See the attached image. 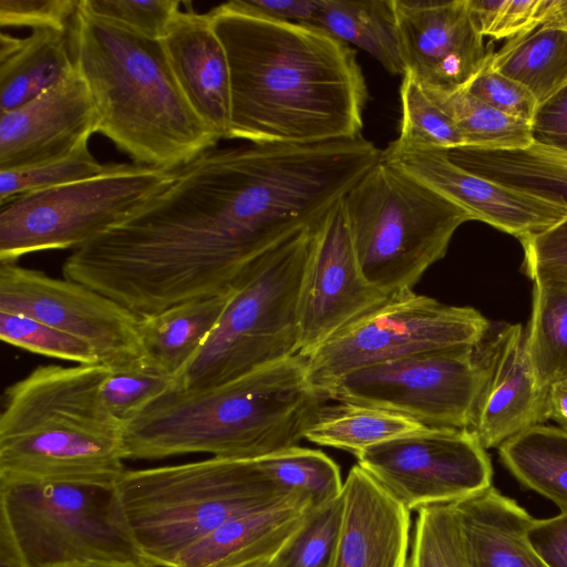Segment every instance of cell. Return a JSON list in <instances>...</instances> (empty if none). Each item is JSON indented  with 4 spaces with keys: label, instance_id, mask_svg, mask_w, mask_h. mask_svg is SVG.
Segmentation results:
<instances>
[{
    "label": "cell",
    "instance_id": "6da1fadb",
    "mask_svg": "<svg viewBox=\"0 0 567 567\" xmlns=\"http://www.w3.org/2000/svg\"><path fill=\"white\" fill-rule=\"evenodd\" d=\"M286 237L280 193L246 145L215 146L74 249L62 274L144 317L227 291Z\"/></svg>",
    "mask_w": 567,
    "mask_h": 567
},
{
    "label": "cell",
    "instance_id": "7a4b0ae2",
    "mask_svg": "<svg viewBox=\"0 0 567 567\" xmlns=\"http://www.w3.org/2000/svg\"><path fill=\"white\" fill-rule=\"evenodd\" d=\"M229 63L227 140L305 144L361 136L369 94L355 51L317 28L209 11Z\"/></svg>",
    "mask_w": 567,
    "mask_h": 567
},
{
    "label": "cell",
    "instance_id": "3957f363",
    "mask_svg": "<svg viewBox=\"0 0 567 567\" xmlns=\"http://www.w3.org/2000/svg\"><path fill=\"white\" fill-rule=\"evenodd\" d=\"M326 402L298 353L218 385L161 396L125 422V458H261L298 446Z\"/></svg>",
    "mask_w": 567,
    "mask_h": 567
},
{
    "label": "cell",
    "instance_id": "277c9868",
    "mask_svg": "<svg viewBox=\"0 0 567 567\" xmlns=\"http://www.w3.org/2000/svg\"><path fill=\"white\" fill-rule=\"evenodd\" d=\"M73 63L96 112V133L133 163L175 169L219 138L198 116L171 66L162 40L83 11L69 28Z\"/></svg>",
    "mask_w": 567,
    "mask_h": 567
},
{
    "label": "cell",
    "instance_id": "5b68a950",
    "mask_svg": "<svg viewBox=\"0 0 567 567\" xmlns=\"http://www.w3.org/2000/svg\"><path fill=\"white\" fill-rule=\"evenodd\" d=\"M109 370L39 365L6 389L0 484H116L125 471V423L102 396Z\"/></svg>",
    "mask_w": 567,
    "mask_h": 567
},
{
    "label": "cell",
    "instance_id": "8992f818",
    "mask_svg": "<svg viewBox=\"0 0 567 567\" xmlns=\"http://www.w3.org/2000/svg\"><path fill=\"white\" fill-rule=\"evenodd\" d=\"M115 487L132 536L151 567H171L181 551L225 522L295 495L276 487L258 458L216 456L125 470Z\"/></svg>",
    "mask_w": 567,
    "mask_h": 567
},
{
    "label": "cell",
    "instance_id": "52a82bcc",
    "mask_svg": "<svg viewBox=\"0 0 567 567\" xmlns=\"http://www.w3.org/2000/svg\"><path fill=\"white\" fill-rule=\"evenodd\" d=\"M324 217L245 268L182 389L218 385L299 353L300 291Z\"/></svg>",
    "mask_w": 567,
    "mask_h": 567
},
{
    "label": "cell",
    "instance_id": "ba28073f",
    "mask_svg": "<svg viewBox=\"0 0 567 567\" xmlns=\"http://www.w3.org/2000/svg\"><path fill=\"white\" fill-rule=\"evenodd\" d=\"M365 280L393 295L412 289L442 259L468 210L380 159L342 198Z\"/></svg>",
    "mask_w": 567,
    "mask_h": 567
},
{
    "label": "cell",
    "instance_id": "9c48e42d",
    "mask_svg": "<svg viewBox=\"0 0 567 567\" xmlns=\"http://www.w3.org/2000/svg\"><path fill=\"white\" fill-rule=\"evenodd\" d=\"M0 522L25 567L84 560L147 564L132 536L115 485L0 484Z\"/></svg>",
    "mask_w": 567,
    "mask_h": 567
},
{
    "label": "cell",
    "instance_id": "30bf717a",
    "mask_svg": "<svg viewBox=\"0 0 567 567\" xmlns=\"http://www.w3.org/2000/svg\"><path fill=\"white\" fill-rule=\"evenodd\" d=\"M173 174L135 163H107L96 176L0 205V262L85 245L130 217Z\"/></svg>",
    "mask_w": 567,
    "mask_h": 567
},
{
    "label": "cell",
    "instance_id": "8fae6325",
    "mask_svg": "<svg viewBox=\"0 0 567 567\" xmlns=\"http://www.w3.org/2000/svg\"><path fill=\"white\" fill-rule=\"evenodd\" d=\"M489 326L474 308L449 306L412 289L402 290L303 355L307 379L324 399L326 391L353 370L423 352L476 346Z\"/></svg>",
    "mask_w": 567,
    "mask_h": 567
},
{
    "label": "cell",
    "instance_id": "7c38bea8",
    "mask_svg": "<svg viewBox=\"0 0 567 567\" xmlns=\"http://www.w3.org/2000/svg\"><path fill=\"white\" fill-rule=\"evenodd\" d=\"M482 380L477 344L462 346L353 370L324 399L389 410L429 427L468 430Z\"/></svg>",
    "mask_w": 567,
    "mask_h": 567
},
{
    "label": "cell",
    "instance_id": "4fadbf2b",
    "mask_svg": "<svg viewBox=\"0 0 567 567\" xmlns=\"http://www.w3.org/2000/svg\"><path fill=\"white\" fill-rule=\"evenodd\" d=\"M0 311L33 318L87 343L111 371L147 364L141 317L80 282L0 262Z\"/></svg>",
    "mask_w": 567,
    "mask_h": 567
},
{
    "label": "cell",
    "instance_id": "5bb4252c",
    "mask_svg": "<svg viewBox=\"0 0 567 567\" xmlns=\"http://www.w3.org/2000/svg\"><path fill=\"white\" fill-rule=\"evenodd\" d=\"M355 457L410 512L457 502L491 487L493 481L489 455L467 429L425 426Z\"/></svg>",
    "mask_w": 567,
    "mask_h": 567
},
{
    "label": "cell",
    "instance_id": "9a60e30c",
    "mask_svg": "<svg viewBox=\"0 0 567 567\" xmlns=\"http://www.w3.org/2000/svg\"><path fill=\"white\" fill-rule=\"evenodd\" d=\"M390 296L363 277L341 199L322 221L303 276L299 354L307 355Z\"/></svg>",
    "mask_w": 567,
    "mask_h": 567
},
{
    "label": "cell",
    "instance_id": "2e32d148",
    "mask_svg": "<svg viewBox=\"0 0 567 567\" xmlns=\"http://www.w3.org/2000/svg\"><path fill=\"white\" fill-rule=\"evenodd\" d=\"M381 158L394 164L486 223L518 240L540 234L567 217V205L508 187L468 172L441 150H395Z\"/></svg>",
    "mask_w": 567,
    "mask_h": 567
},
{
    "label": "cell",
    "instance_id": "e0dca14e",
    "mask_svg": "<svg viewBox=\"0 0 567 567\" xmlns=\"http://www.w3.org/2000/svg\"><path fill=\"white\" fill-rule=\"evenodd\" d=\"M404 73L430 87L464 86L493 52L466 0H392Z\"/></svg>",
    "mask_w": 567,
    "mask_h": 567
},
{
    "label": "cell",
    "instance_id": "ac0fdd59",
    "mask_svg": "<svg viewBox=\"0 0 567 567\" xmlns=\"http://www.w3.org/2000/svg\"><path fill=\"white\" fill-rule=\"evenodd\" d=\"M483 380L470 431L487 450L547 421L544 388L519 323H491L477 344Z\"/></svg>",
    "mask_w": 567,
    "mask_h": 567
},
{
    "label": "cell",
    "instance_id": "d6986e66",
    "mask_svg": "<svg viewBox=\"0 0 567 567\" xmlns=\"http://www.w3.org/2000/svg\"><path fill=\"white\" fill-rule=\"evenodd\" d=\"M96 133V112L75 69L22 106L0 113V169L29 167L68 156Z\"/></svg>",
    "mask_w": 567,
    "mask_h": 567
},
{
    "label": "cell",
    "instance_id": "ffe728a7",
    "mask_svg": "<svg viewBox=\"0 0 567 567\" xmlns=\"http://www.w3.org/2000/svg\"><path fill=\"white\" fill-rule=\"evenodd\" d=\"M334 567H406L411 512L355 464L343 482Z\"/></svg>",
    "mask_w": 567,
    "mask_h": 567
},
{
    "label": "cell",
    "instance_id": "44dd1931",
    "mask_svg": "<svg viewBox=\"0 0 567 567\" xmlns=\"http://www.w3.org/2000/svg\"><path fill=\"white\" fill-rule=\"evenodd\" d=\"M162 42L194 111L219 140H227L231 115L230 69L210 13L179 10Z\"/></svg>",
    "mask_w": 567,
    "mask_h": 567
},
{
    "label": "cell",
    "instance_id": "7402d4cb",
    "mask_svg": "<svg viewBox=\"0 0 567 567\" xmlns=\"http://www.w3.org/2000/svg\"><path fill=\"white\" fill-rule=\"evenodd\" d=\"M450 506L465 567H549L528 540L535 518L493 485Z\"/></svg>",
    "mask_w": 567,
    "mask_h": 567
},
{
    "label": "cell",
    "instance_id": "603a6c76",
    "mask_svg": "<svg viewBox=\"0 0 567 567\" xmlns=\"http://www.w3.org/2000/svg\"><path fill=\"white\" fill-rule=\"evenodd\" d=\"M312 508L307 496L295 494L231 518L181 551L171 567H243L272 558Z\"/></svg>",
    "mask_w": 567,
    "mask_h": 567
},
{
    "label": "cell",
    "instance_id": "cb8c5ba5",
    "mask_svg": "<svg viewBox=\"0 0 567 567\" xmlns=\"http://www.w3.org/2000/svg\"><path fill=\"white\" fill-rule=\"evenodd\" d=\"M75 70L69 32L34 29L27 38L0 34V113L32 101Z\"/></svg>",
    "mask_w": 567,
    "mask_h": 567
},
{
    "label": "cell",
    "instance_id": "d4e9b609",
    "mask_svg": "<svg viewBox=\"0 0 567 567\" xmlns=\"http://www.w3.org/2000/svg\"><path fill=\"white\" fill-rule=\"evenodd\" d=\"M230 296L231 288L141 317L147 363L175 379L182 389L186 371L217 326Z\"/></svg>",
    "mask_w": 567,
    "mask_h": 567
},
{
    "label": "cell",
    "instance_id": "484cf974",
    "mask_svg": "<svg viewBox=\"0 0 567 567\" xmlns=\"http://www.w3.org/2000/svg\"><path fill=\"white\" fill-rule=\"evenodd\" d=\"M445 153L468 172L567 205V152L533 143L520 150L463 146Z\"/></svg>",
    "mask_w": 567,
    "mask_h": 567
},
{
    "label": "cell",
    "instance_id": "4316f807",
    "mask_svg": "<svg viewBox=\"0 0 567 567\" xmlns=\"http://www.w3.org/2000/svg\"><path fill=\"white\" fill-rule=\"evenodd\" d=\"M312 28L359 47L389 73L404 74L392 0H321Z\"/></svg>",
    "mask_w": 567,
    "mask_h": 567
},
{
    "label": "cell",
    "instance_id": "83f0119b",
    "mask_svg": "<svg viewBox=\"0 0 567 567\" xmlns=\"http://www.w3.org/2000/svg\"><path fill=\"white\" fill-rule=\"evenodd\" d=\"M499 458L526 488L567 511V432L538 424L503 442Z\"/></svg>",
    "mask_w": 567,
    "mask_h": 567
},
{
    "label": "cell",
    "instance_id": "f1b7e54d",
    "mask_svg": "<svg viewBox=\"0 0 567 567\" xmlns=\"http://www.w3.org/2000/svg\"><path fill=\"white\" fill-rule=\"evenodd\" d=\"M487 64L524 85L538 104L567 83V32L538 27L492 52Z\"/></svg>",
    "mask_w": 567,
    "mask_h": 567
},
{
    "label": "cell",
    "instance_id": "f546056e",
    "mask_svg": "<svg viewBox=\"0 0 567 567\" xmlns=\"http://www.w3.org/2000/svg\"><path fill=\"white\" fill-rule=\"evenodd\" d=\"M323 403L303 439L358 455L363 450L425 425L402 414L350 402Z\"/></svg>",
    "mask_w": 567,
    "mask_h": 567
},
{
    "label": "cell",
    "instance_id": "4dcf8cb0",
    "mask_svg": "<svg viewBox=\"0 0 567 567\" xmlns=\"http://www.w3.org/2000/svg\"><path fill=\"white\" fill-rule=\"evenodd\" d=\"M526 349L539 383L567 378V282L535 280Z\"/></svg>",
    "mask_w": 567,
    "mask_h": 567
},
{
    "label": "cell",
    "instance_id": "1f68e13d",
    "mask_svg": "<svg viewBox=\"0 0 567 567\" xmlns=\"http://www.w3.org/2000/svg\"><path fill=\"white\" fill-rule=\"evenodd\" d=\"M423 89L457 126L465 146L520 150L534 143L530 123L501 113L463 86Z\"/></svg>",
    "mask_w": 567,
    "mask_h": 567
},
{
    "label": "cell",
    "instance_id": "d6a6232c",
    "mask_svg": "<svg viewBox=\"0 0 567 567\" xmlns=\"http://www.w3.org/2000/svg\"><path fill=\"white\" fill-rule=\"evenodd\" d=\"M259 466L281 492L307 496L313 507L339 496L343 482L338 464L319 450L295 446L261 458Z\"/></svg>",
    "mask_w": 567,
    "mask_h": 567
},
{
    "label": "cell",
    "instance_id": "836d02e7",
    "mask_svg": "<svg viewBox=\"0 0 567 567\" xmlns=\"http://www.w3.org/2000/svg\"><path fill=\"white\" fill-rule=\"evenodd\" d=\"M400 104L399 135L388 146L395 150L441 151L465 146L464 137L454 122L408 73L402 75Z\"/></svg>",
    "mask_w": 567,
    "mask_h": 567
},
{
    "label": "cell",
    "instance_id": "e575fe53",
    "mask_svg": "<svg viewBox=\"0 0 567 567\" xmlns=\"http://www.w3.org/2000/svg\"><path fill=\"white\" fill-rule=\"evenodd\" d=\"M343 518V497L315 507L271 558L274 567H334Z\"/></svg>",
    "mask_w": 567,
    "mask_h": 567
},
{
    "label": "cell",
    "instance_id": "d590c367",
    "mask_svg": "<svg viewBox=\"0 0 567 567\" xmlns=\"http://www.w3.org/2000/svg\"><path fill=\"white\" fill-rule=\"evenodd\" d=\"M84 144L72 154L47 163L0 169V205L24 194L49 189L96 176L105 171Z\"/></svg>",
    "mask_w": 567,
    "mask_h": 567
},
{
    "label": "cell",
    "instance_id": "8d00e7d4",
    "mask_svg": "<svg viewBox=\"0 0 567 567\" xmlns=\"http://www.w3.org/2000/svg\"><path fill=\"white\" fill-rule=\"evenodd\" d=\"M406 567H465L457 523L450 504L416 511Z\"/></svg>",
    "mask_w": 567,
    "mask_h": 567
},
{
    "label": "cell",
    "instance_id": "74e56055",
    "mask_svg": "<svg viewBox=\"0 0 567 567\" xmlns=\"http://www.w3.org/2000/svg\"><path fill=\"white\" fill-rule=\"evenodd\" d=\"M0 338L25 351L81 365L101 364L84 341L33 318L0 311Z\"/></svg>",
    "mask_w": 567,
    "mask_h": 567
},
{
    "label": "cell",
    "instance_id": "f35d334b",
    "mask_svg": "<svg viewBox=\"0 0 567 567\" xmlns=\"http://www.w3.org/2000/svg\"><path fill=\"white\" fill-rule=\"evenodd\" d=\"M174 390H181L179 383L148 363L127 370H109L101 389L107 409L124 423Z\"/></svg>",
    "mask_w": 567,
    "mask_h": 567
},
{
    "label": "cell",
    "instance_id": "ab89813d",
    "mask_svg": "<svg viewBox=\"0 0 567 567\" xmlns=\"http://www.w3.org/2000/svg\"><path fill=\"white\" fill-rule=\"evenodd\" d=\"M179 4L177 0H80L86 13L155 40L164 38Z\"/></svg>",
    "mask_w": 567,
    "mask_h": 567
},
{
    "label": "cell",
    "instance_id": "60d3db41",
    "mask_svg": "<svg viewBox=\"0 0 567 567\" xmlns=\"http://www.w3.org/2000/svg\"><path fill=\"white\" fill-rule=\"evenodd\" d=\"M468 93L508 116L532 123L538 102L520 83L493 70L487 60L463 86Z\"/></svg>",
    "mask_w": 567,
    "mask_h": 567
},
{
    "label": "cell",
    "instance_id": "b9f144b4",
    "mask_svg": "<svg viewBox=\"0 0 567 567\" xmlns=\"http://www.w3.org/2000/svg\"><path fill=\"white\" fill-rule=\"evenodd\" d=\"M523 268L533 280L567 282V217L549 229L519 240Z\"/></svg>",
    "mask_w": 567,
    "mask_h": 567
},
{
    "label": "cell",
    "instance_id": "7bdbcfd3",
    "mask_svg": "<svg viewBox=\"0 0 567 567\" xmlns=\"http://www.w3.org/2000/svg\"><path fill=\"white\" fill-rule=\"evenodd\" d=\"M80 0H0V25L69 32Z\"/></svg>",
    "mask_w": 567,
    "mask_h": 567
},
{
    "label": "cell",
    "instance_id": "ee69618b",
    "mask_svg": "<svg viewBox=\"0 0 567 567\" xmlns=\"http://www.w3.org/2000/svg\"><path fill=\"white\" fill-rule=\"evenodd\" d=\"M530 127L534 143L567 152V83L538 104Z\"/></svg>",
    "mask_w": 567,
    "mask_h": 567
},
{
    "label": "cell",
    "instance_id": "f6af8a7d",
    "mask_svg": "<svg viewBox=\"0 0 567 567\" xmlns=\"http://www.w3.org/2000/svg\"><path fill=\"white\" fill-rule=\"evenodd\" d=\"M321 0H235L226 4L238 12L280 22L312 27Z\"/></svg>",
    "mask_w": 567,
    "mask_h": 567
},
{
    "label": "cell",
    "instance_id": "bcb514c9",
    "mask_svg": "<svg viewBox=\"0 0 567 567\" xmlns=\"http://www.w3.org/2000/svg\"><path fill=\"white\" fill-rule=\"evenodd\" d=\"M527 536L549 567H567V511L549 518H535Z\"/></svg>",
    "mask_w": 567,
    "mask_h": 567
},
{
    "label": "cell",
    "instance_id": "7dc6e473",
    "mask_svg": "<svg viewBox=\"0 0 567 567\" xmlns=\"http://www.w3.org/2000/svg\"><path fill=\"white\" fill-rule=\"evenodd\" d=\"M538 0H506L491 38L513 39L537 28Z\"/></svg>",
    "mask_w": 567,
    "mask_h": 567
},
{
    "label": "cell",
    "instance_id": "c3c4849f",
    "mask_svg": "<svg viewBox=\"0 0 567 567\" xmlns=\"http://www.w3.org/2000/svg\"><path fill=\"white\" fill-rule=\"evenodd\" d=\"M506 0H466L475 30L484 38L492 35Z\"/></svg>",
    "mask_w": 567,
    "mask_h": 567
},
{
    "label": "cell",
    "instance_id": "681fc988",
    "mask_svg": "<svg viewBox=\"0 0 567 567\" xmlns=\"http://www.w3.org/2000/svg\"><path fill=\"white\" fill-rule=\"evenodd\" d=\"M547 421L553 420L567 432V378L548 386L546 399Z\"/></svg>",
    "mask_w": 567,
    "mask_h": 567
},
{
    "label": "cell",
    "instance_id": "f907efd6",
    "mask_svg": "<svg viewBox=\"0 0 567 567\" xmlns=\"http://www.w3.org/2000/svg\"><path fill=\"white\" fill-rule=\"evenodd\" d=\"M537 28H553L567 32V0H538Z\"/></svg>",
    "mask_w": 567,
    "mask_h": 567
},
{
    "label": "cell",
    "instance_id": "816d5d0a",
    "mask_svg": "<svg viewBox=\"0 0 567 567\" xmlns=\"http://www.w3.org/2000/svg\"><path fill=\"white\" fill-rule=\"evenodd\" d=\"M60 567H151L145 563L122 560H84L63 565Z\"/></svg>",
    "mask_w": 567,
    "mask_h": 567
},
{
    "label": "cell",
    "instance_id": "f5cc1de1",
    "mask_svg": "<svg viewBox=\"0 0 567 567\" xmlns=\"http://www.w3.org/2000/svg\"><path fill=\"white\" fill-rule=\"evenodd\" d=\"M243 567H274L271 558L257 560Z\"/></svg>",
    "mask_w": 567,
    "mask_h": 567
}]
</instances>
